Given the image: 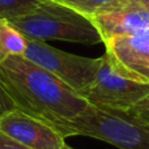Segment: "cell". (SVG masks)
I'll return each mask as SVG.
<instances>
[{
	"instance_id": "6da1fadb",
	"label": "cell",
	"mask_w": 149,
	"mask_h": 149,
	"mask_svg": "<svg viewBox=\"0 0 149 149\" xmlns=\"http://www.w3.org/2000/svg\"><path fill=\"white\" fill-rule=\"evenodd\" d=\"M0 81L20 110L54 128L63 136L89 103L67 84L24 56H12L0 63Z\"/></svg>"
},
{
	"instance_id": "7a4b0ae2",
	"label": "cell",
	"mask_w": 149,
	"mask_h": 149,
	"mask_svg": "<svg viewBox=\"0 0 149 149\" xmlns=\"http://www.w3.org/2000/svg\"><path fill=\"white\" fill-rule=\"evenodd\" d=\"M8 21L24 37L36 41L103 43L92 18L56 0H45L33 12Z\"/></svg>"
},
{
	"instance_id": "3957f363",
	"label": "cell",
	"mask_w": 149,
	"mask_h": 149,
	"mask_svg": "<svg viewBox=\"0 0 149 149\" xmlns=\"http://www.w3.org/2000/svg\"><path fill=\"white\" fill-rule=\"evenodd\" d=\"M76 135L102 140L119 149H149V124L122 110L88 105L63 130L64 139Z\"/></svg>"
},
{
	"instance_id": "277c9868",
	"label": "cell",
	"mask_w": 149,
	"mask_h": 149,
	"mask_svg": "<svg viewBox=\"0 0 149 149\" xmlns=\"http://www.w3.org/2000/svg\"><path fill=\"white\" fill-rule=\"evenodd\" d=\"M80 95L98 109L127 111L149 95V82L136 81L120 73L106 52L94 81Z\"/></svg>"
},
{
	"instance_id": "5b68a950",
	"label": "cell",
	"mask_w": 149,
	"mask_h": 149,
	"mask_svg": "<svg viewBox=\"0 0 149 149\" xmlns=\"http://www.w3.org/2000/svg\"><path fill=\"white\" fill-rule=\"evenodd\" d=\"M22 56L62 80L77 94L90 86L102 63V58L93 59L70 54L46 42L30 38H26V49Z\"/></svg>"
},
{
	"instance_id": "8992f818",
	"label": "cell",
	"mask_w": 149,
	"mask_h": 149,
	"mask_svg": "<svg viewBox=\"0 0 149 149\" xmlns=\"http://www.w3.org/2000/svg\"><path fill=\"white\" fill-rule=\"evenodd\" d=\"M106 52L124 76L149 82V30L105 42Z\"/></svg>"
},
{
	"instance_id": "52a82bcc",
	"label": "cell",
	"mask_w": 149,
	"mask_h": 149,
	"mask_svg": "<svg viewBox=\"0 0 149 149\" xmlns=\"http://www.w3.org/2000/svg\"><path fill=\"white\" fill-rule=\"evenodd\" d=\"M0 132L30 149H62L65 144L59 132L20 110L0 118Z\"/></svg>"
},
{
	"instance_id": "ba28073f",
	"label": "cell",
	"mask_w": 149,
	"mask_h": 149,
	"mask_svg": "<svg viewBox=\"0 0 149 149\" xmlns=\"http://www.w3.org/2000/svg\"><path fill=\"white\" fill-rule=\"evenodd\" d=\"M102 42L116 37L149 30V15L137 0H119L115 5L92 17Z\"/></svg>"
},
{
	"instance_id": "9c48e42d",
	"label": "cell",
	"mask_w": 149,
	"mask_h": 149,
	"mask_svg": "<svg viewBox=\"0 0 149 149\" xmlns=\"http://www.w3.org/2000/svg\"><path fill=\"white\" fill-rule=\"evenodd\" d=\"M26 38L9 22L0 18V63L12 56H22Z\"/></svg>"
},
{
	"instance_id": "30bf717a",
	"label": "cell",
	"mask_w": 149,
	"mask_h": 149,
	"mask_svg": "<svg viewBox=\"0 0 149 149\" xmlns=\"http://www.w3.org/2000/svg\"><path fill=\"white\" fill-rule=\"evenodd\" d=\"M45 0H0V18L12 20L33 12Z\"/></svg>"
},
{
	"instance_id": "8fae6325",
	"label": "cell",
	"mask_w": 149,
	"mask_h": 149,
	"mask_svg": "<svg viewBox=\"0 0 149 149\" xmlns=\"http://www.w3.org/2000/svg\"><path fill=\"white\" fill-rule=\"evenodd\" d=\"M59 3L68 5L76 9L77 12L92 18L93 16L101 13L102 10L109 9L115 5L119 0H56Z\"/></svg>"
},
{
	"instance_id": "7c38bea8",
	"label": "cell",
	"mask_w": 149,
	"mask_h": 149,
	"mask_svg": "<svg viewBox=\"0 0 149 149\" xmlns=\"http://www.w3.org/2000/svg\"><path fill=\"white\" fill-rule=\"evenodd\" d=\"M127 113L131 114L135 118L140 119V120L144 122V123L149 124V95H147V97L140 101L139 103H136L134 107L127 110Z\"/></svg>"
},
{
	"instance_id": "4fadbf2b",
	"label": "cell",
	"mask_w": 149,
	"mask_h": 149,
	"mask_svg": "<svg viewBox=\"0 0 149 149\" xmlns=\"http://www.w3.org/2000/svg\"><path fill=\"white\" fill-rule=\"evenodd\" d=\"M12 110H16L15 103L12 102V100H10V97L8 95L5 88L3 86L1 81H0V118H1L4 114L9 113V111H12Z\"/></svg>"
},
{
	"instance_id": "5bb4252c",
	"label": "cell",
	"mask_w": 149,
	"mask_h": 149,
	"mask_svg": "<svg viewBox=\"0 0 149 149\" xmlns=\"http://www.w3.org/2000/svg\"><path fill=\"white\" fill-rule=\"evenodd\" d=\"M0 149H30V148L15 141L13 139L8 137L3 132H0Z\"/></svg>"
},
{
	"instance_id": "9a60e30c",
	"label": "cell",
	"mask_w": 149,
	"mask_h": 149,
	"mask_svg": "<svg viewBox=\"0 0 149 149\" xmlns=\"http://www.w3.org/2000/svg\"><path fill=\"white\" fill-rule=\"evenodd\" d=\"M137 1H139L140 4L143 5V8L147 10L148 15H149V0H137Z\"/></svg>"
},
{
	"instance_id": "2e32d148",
	"label": "cell",
	"mask_w": 149,
	"mask_h": 149,
	"mask_svg": "<svg viewBox=\"0 0 149 149\" xmlns=\"http://www.w3.org/2000/svg\"><path fill=\"white\" fill-rule=\"evenodd\" d=\"M62 149H73V148H72V147H70V145H67V144H64V145L62 147Z\"/></svg>"
}]
</instances>
